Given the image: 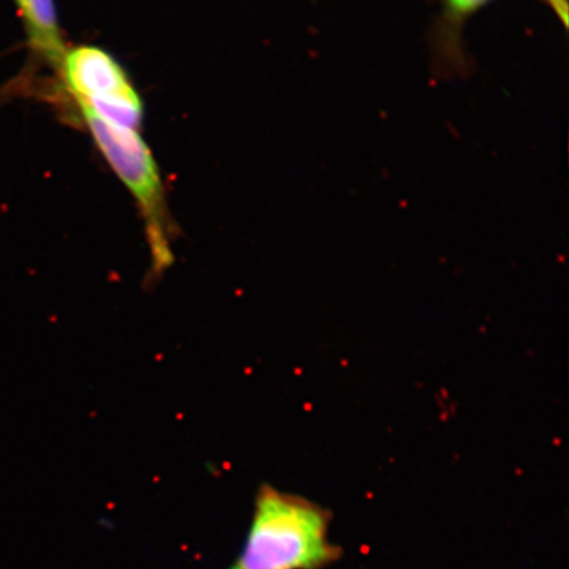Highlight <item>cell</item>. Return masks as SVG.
<instances>
[{
  "label": "cell",
  "mask_w": 569,
  "mask_h": 569,
  "mask_svg": "<svg viewBox=\"0 0 569 569\" xmlns=\"http://www.w3.org/2000/svg\"><path fill=\"white\" fill-rule=\"evenodd\" d=\"M329 509L262 483L233 569H325L341 557Z\"/></svg>",
  "instance_id": "6da1fadb"
},
{
  "label": "cell",
  "mask_w": 569,
  "mask_h": 569,
  "mask_svg": "<svg viewBox=\"0 0 569 569\" xmlns=\"http://www.w3.org/2000/svg\"><path fill=\"white\" fill-rule=\"evenodd\" d=\"M80 107L84 122L113 172L130 190L146 223L151 267L148 283L154 284L173 266L174 230L163 196L162 181L151 149L137 130L104 122L88 107Z\"/></svg>",
  "instance_id": "7a4b0ae2"
},
{
  "label": "cell",
  "mask_w": 569,
  "mask_h": 569,
  "mask_svg": "<svg viewBox=\"0 0 569 569\" xmlns=\"http://www.w3.org/2000/svg\"><path fill=\"white\" fill-rule=\"evenodd\" d=\"M59 74L77 104L87 106L106 122L133 127L142 118V102L126 70L104 49H67Z\"/></svg>",
  "instance_id": "3957f363"
},
{
  "label": "cell",
  "mask_w": 569,
  "mask_h": 569,
  "mask_svg": "<svg viewBox=\"0 0 569 569\" xmlns=\"http://www.w3.org/2000/svg\"><path fill=\"white\" fill-rule=\"evenodd\" d=\"M23 21L34 54L53 67L59 74L63 54L62 34L54 0H13Z\"/></svg>",
  "instance_id": "277c9868"
},
{
  "label": "cell",
  "mask_w": 569,
  "mask_h": 569,
  "mask_svg": "<svg viewBox=\"0 0 569 569\" xmlns=\"http://www.w3.org/2000/svg\"><path fill=\"white\" fill-rule=\"evenodd\" d=\"M489 2L490 0H442L443 16L451 24H460Z\"/></svg>",
  "instance_id": "5b68a950"
},
{
  "label": "cell",
  "mask_w": 569,
  "mask_h": 569,
  "mask_svg": "<svg viewBox=\"0 0 569 569\" xmlns=\"http://www.w3.org/2000/svg\"><path fill=\"white\" fill-rule=\"evenodd\" d=\"M230 569H233V568H230Z\"/></svg>",
  "instance_id": "8992f818"
}]
</instances>
